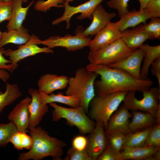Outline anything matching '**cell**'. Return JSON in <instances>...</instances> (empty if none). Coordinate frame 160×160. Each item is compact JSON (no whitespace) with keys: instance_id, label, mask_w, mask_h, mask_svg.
I'll return each mask as SVG.
<instances>
[{"instance_id":"6da1fadb","label":"cell","mask_w":160,"mask_h":160,"mask_svg":"<svg viewBox=\"0 0 160 160\" xmlns=\"http://www.w3.org/2000/svg\"><path fill=\"white\" fill-rule=\"evenodd\" d=\"M86 68L100 76V79L94 82L97 95L132 91L142 92L153 83L151 80L137 79L124 70L106 65L89 63Z\"/></svg>"},{"instance_id":"7a4b0ae2","label":"cell","mask_w":160,"mask_h":160,"mask_svg":"<svg viewBox=\"0 0 160 160\" xmlns=\"http://www.w3.org/2000/svg\"><path fill=\"white\" fill-rule=\"evenodd\" d=\"M28 129L33 144L28 151L19 154L18 160H40L49 156L52 157L54 160H62L63 149L66 145L65 142L50 136L40 127L29 126Z\"/></svg>"},{"instance_id":"3957f363","label":"cell","mask_w":160,"mask_h":160,"mask_svg":"<svg viewBox=\"0 0 160 160\" xmlns=\"http://www.w3.org/2000/svg\"><path fill=\"white\" fill-rule=\"evenodd\" d=\"M98 75L86 68L81 67L77 70L74 77L69 78L65 95L76 97L87 113L90 103L95 96L94 82Z\"/></svg>"},{"instance_id":"277c9868","label":"cell","mask_w":160,"mask_h":160,"mask_svg":"<svg viewBox=\"0 0 160 160\" xmlns=\"http://www.w3.org/2000/svg\"><path fill=\"white\" fill-rule=\"evenodd\" d=\"M127 92H118L95 96L89 104L91 119L96 121H102L105 129L110 117L123 101Z\"/></svg>"},{"instance_id":"5b68a950","label":"cell","mask_w":160,"mask_h":160,"mask_svg":"<svg viewBox=\"0 0 160 160\" xmlns=\"http://www.w3.org/2000/svg\"><path fill=\"white\" fill-rule=\"evenodd\" d=\"M49 105L54 108L52 113V120L57 121L61 119H65L68 124L76 126L82 134H90L94 130L96 124L93 120L87 115L84 109L81 106L67 108L51 103Z\"/></svg>"},{"instance_id":"8992f818","label":"cell","mask_w":160,"mask_h":160,"mask_svg":"<svg viewBox=\"0 0 160 160\" xmlns=\"http://www.w3.org/2000/svg\"><path fill=\"white\" fill-rule=\"evenodd\" d=\"M132 51L120 39L101 49L90 50L88 59L89 64L108 66L122 60Z\"/></svg>"},{"instance_id":"52a82bcc","label":"cell","mask_w":160,"mask_h":160,"mask_svg":"<svg viewBox=\"0 0 160 160\" xmlns=\"http://www.w3.org/2000/svg\"><path fill=\"white\" fill-rule=\"evenodd\" d=\"M136 91L127 92L123 102L124 105L128 110L141 111L147 112L155 118L157 110L160 105L158 103L160 99V88L151 87L143 91V98L137 99L135 96Z\"/></svg>"},{"instance_id":"ba28073f","label":"cell","mask_w":160,"mask_h":160,"mask_svg":"<svg viewBox=\"0 0 160 160\" xmlns=\"http://www.w3.org/2000/svg\"><path fill=\"white\" fill-rule=\"evenodd\" d=\"M42 41L35 34L31 35L28 41L25 44L20 45L17 49L13 50L8 49L5 50L4 55L8 56L11 61L12 73L18 66V63L21 60L31 56L41 53H53V50L48 47H40L38 44H42Z\"/></svg>"},{"instance_id":"9c48e42d","label":"cell","mask_w":160,"mask_h":160,"mask_svg":"<svg viewBox=\"0 0 160 160\" xmlns=\"http://www.w3.org/2000/svg\"><path fill=\"white\" fill-rule=\"evenodd\" d=\"M83 27H78L74 36L67 34L64 36H52L42 41V44L51 48L57 47H65L68 51H74L89 46L91 40L89 37L84 35L82 33Z\"/></svg>"},{"instance_id":"30bf717a","label":"cell","mask_w":160,"mask_h":160,"mask_svg":"<svg viewBox=\"0 0 160 160\" xmlns=\"http://www.w3.org/2000/svg\"><path fill=\"white\" fill-rule=\"evenodd\" d=\"M104 0H89L88 1L77 6H70L69 2L64 1L63 4L65 8L64 12L60 17L53 20L52 24L57 25L65 21L66 22V28L70 27V21L71 17L75 14L81 13L80 15L77 17V18L83 20L85 18L92 19V14L97 7Z\"/></svg>"},{"instance_id":"8fae6325","label":"cell","mask_w":160,"mask_h":160,"mask_svg":"<svg viewBox=\"0 0 160 160\" xmlns=\"http://www.w3.org/2000/svg\"><path fill=\"white\" fill-rule=\"evenodd\" d=\"M94 129L87 138V152L92 160H97L105 149L108 140L104 130L103 123L96 121Z\"/></svg>"},{"instance_id":"7c38bea8","label":"cell","mask_w":160,"mask_h":160,"mask_svg":"<svg viewBox=\"0 0 160 160\" xmlns=\"http://www.w3.org/2000/svg\"><path fill=\"white\" fill-rule=\"evenodd\" d=\"M132 115L124 105L111 116L105 129L106 135L121 132L126 134L131 132L129 127V119Z\"/></svg>"},{"instance_id":"4fadbf2b","label":"cell","mask_w":160,"mask_h":160,"mask_svg":"<svg viewBox=\"0 0 160 160\" xmlns=\"http://www.w3.org/2000/svg\"><path fill=\"white\" fill-rule=\"evenodd\" d=\"M31 100L28 96L21 100L9 114L8 119L13 122L18 131L26 133L29 126V106Z\"/></svg>"},{"instance_id":"5bb4252c","label":"cell","mask_w":160,"mask_h":160,"mask_svg":"<svg viewBox=\"0 0 160 160\" xmlns=\"http://www.w3.org/2000/svg\"><path fill=\"white\" fill-rule=\"evenodd\" d=\"M144 56L143 51L140 48L133 51L128 56L121 61L108 66L124 70L136 79H141V65Z\"/></svg>"},{"instance_id":"9a60e30c","label":"cell","mask_w":160,"mask_h":160,"mask_svg":"<svg viewBox=\"0 0 160 160\" xmlns=\"http://www.w3.org/2000/svg\"><path fill=\"white\" fill-rule=\"evenodd\" d=\"M126 33V30L121 31L113 28L110 23L95 35L88 47L90 50H95L106 46L121 39Z\"/></svg>"},{"instance_id":"2e32d148","label":"cell","mask_w":160,"mask_h":160,"mask_svg":"<svg viewBox=\"0 0 160 160\" xmlns=\"http://www.w3.org/2000/svg\"><path fill=\"white\" fill-rule=\"evenodd\" d=\"M92 21L89 25L85 30H82V34L86 36L95 35L107 25L113 18L116 16L113 12H108L102 5H98L93 12Z\"/></svg>"},{"instance_id":"e0dca14e","label":"cell","mask_w":160,"mask_h":160,"mask_svg":"<svg viewBox=\"0 0 160 160\" xmlns=\"http://www.w3.org/2000/svg\"><path fill=\"white\" fill-rule=\"evenodd\" d=\"M151 18L145 9L138 11L133 9L123 15L118 21L110 22V24L115 29L123 31L128 28L134 27L141 23H145Z\"/></svg>"},{"instance_id":"ac0fdd59","label":"cell","mask_w":160,"mask_h":160,"mask_svg":"<svg viewBox=\"0 0 160 160\" xmlns=\"http://www.w3.org/2000/svg\"><path fill=\"white\" fill-rule=\"evenodd\" d=\"M69 78L65 75L47 73L42 75L38 82V91L49 94L58 90L66 88L68 85Z\"/></svg>"},{"instance_id":"d6986e66","label":"cell","mask_w":160,"mask_h":160,"mask_svg":"<svg viewBox=\"0 0 160 160\" xmlns=\"http://www.w3.org/2000/svg\"><path fill=\"white\" fill-rule=\"evenodd\" d=\"M28 92L31 97L29 106V126L35 127L38 126L44 116L48 111V107L47 104H43L40 101L38 89L30 88Z\"/></svg>"},{"instance_id":"ffe728a7","label":"cell","mask_w":160,"mask_h":160,"mask_svg":"<svg viewBox=\"0 0 160 160\" xmlns=\"http://www.w3.org/2000/svg\"><path fill=\"white\" fill-rule=\"evenodd\" d=\"M35 1L32 0L26 7H23L22 6L23 0H14L12 16L7 25V31L15 29L20 30L24 28L22 23L29 9Z\"/></svg>"},{"instance_id":"44dd1931","label":"cell","mask_w":160,"mask_h":160,"mask_svg":"<svg viewBox=\"0 0 160 160\" xmlns=\"http://www.w3.org/2000/svg\"><path fill=\"white\" fill-rule=\"evenodd\" d=\"M126 35L121 39L132 51L140 48L149 39L147 33L139 25L132 29L126 30Z\"/></svg>"},{"instance_id":"7402d4cb","label":"cell","mask_w":160,"mask_h":160,"mask_svg":"<svg viewBox=\"0 0 160 160\" xmlns=\"http://www.w3.org/2000/svg\"><path fill=\"white\" fill-rule=\"evenodd\" d=\"M121 152L122 160L133 159L146 160L160 147L150 146L127 147L122 149Z\"/></svg>"},{"instance_id":"603a6c76","label":"cell","mask_w":160,"mask_h":160,"mask_svg":"<svg viewBox=\"0 0 160 160\" xmlns=\"http://www.w3.org/2000/svg\"><path fill=\"white\" fill-rule=\"evenodd\" d=\"M140 48L144 53L143 61L141 68L140 78L141 79L145 80L148 79L150 66L155 60L160 57V45L152 46L147 44H143Z\"/></svg>"},{"instance_id":"cb8c5ba5","label":"cell","mask_w":160,"mask_h":160,"mask_svg":"<svg viewBox=\"0 0 160 160\" xmlns=\"http://www.w3.org/2000/svg\"><path fill=\"white\" fill-rule=\"evenodd\" d=\"M132 119L129 127L132 132L140 131L153 126L156 123L155 117L150 113L138 110L132 111Z\"/></svg>"},{"instance_id":"d4e9b609","label":"cell","mask_w":160,"mask_h":160,"mask_svg":"<svg viewBox=\"0 0 160 160\" xmlns=\"http://www.w3.org/2000/svg\"><path fill=\"white\" fill-rule=\"evenodd\" d=\"M39 92L40 101L42 103L47 104L51 103L57 102L62 103L71 108H75L80 106L79 99L73 95H64L62 93L57 94H46L43 92Z\"/></svg>"},{"instance_id":"484cf974","label":"cell","mask_w":160,"mask_h":160,"mask_svg":"<svg viewBox=\"0 0 160 160\" xmlns=\"http://www.w3.org/2000/svg\"><path fill=\"white\" fill-rule=\"evenodd\" d=\"M31 37L27 30L24 28L20 30L2 32L0 39V48L10 43L20 45L24 44L29 40Z\"/></svg>"},{"instance_id":"4316f807","label":"cell","mask_w":160,"mask_h":160,"mask_svg":"<svg viewBox=\"0 0 160 160\" xmlns=\"http://www.w3.org/2000/svg\"><path fill=\"white\" fill-rule=\"evenodd\" d=\"M5 88L4 92L0 91V113L5 107L12 104L22 95L17 84L6 83Z\"/></svg>"},{"instance_id":"83f0119b","label":"cell","mask_w":160,"mask_h":160,"mask_svg":"<svg viewBox=\"0 0 160 160\" xmlns=\"http://www.w3.org/2000/svg\"><path fill=\"white\" fill-rule=\"evenodd\" d=\"M152 127L135 132H130L125 134L122 149L127 147L143 146Z\"/></svg>"},{"instance_id":"f1b7e54d","label":"cell","mask_w":160,"mask_h":160,"mask_svg":"<svg viewBox=\"0 0 160 160\" xmlns=\"http://www.w3.org/2000/svg\"><path fill=\"white\" fill-rule=\"evenodd\" d=\"M14 148L18 151L23 149L29 150L33 143V139L30 135L26 133L17 131L12 135L10 142Z\"/></svg>"},{"instance_id":"f546056e","label":"cell","mask_w":160,"mask_h":160,"mask_svg":"<svg viewBox=\"0 0 160 160\" xmlns=\"http://www.w3.org/2000/svg\"><path fill=\"white\" fill-rule=\"evenodd\" d=\"M18 131L12 121L7 124L0 123V148L5 147L10 142L12 135Z\"/></svg>"},{"instance_id":"4dcf8cb0","label":"cell","mask_w":160,"mask_h":160,"mask_svg":"<svg viewBox=\"0 0 160 160\" xmlns=\"http://www.w3.org/2000/svg\"><path fill=\"white\" fill-rule=\"evenodd\" d=\"M148 24H140L139 26L148 34L149 39H160V19L159 17H153L151 18Z\"/></svg>"},{"instance_id":"1f68e13d","label":"cell","mask_w":160,"mask_h":160,"mask_svg":"<svg viewBox=\"0 0 160 160\" xmlns=\"http://www.w3.org/2000/svg\"><path fill=\"white\" fill-rule=\"evenodd\" d=\"M64 0H38L35 3L34 8L37 11L46 12L52 7H64L63 4Z\"/></svg>"},{"instance_id":"d6a6232c","label":"cell","mask_w":160,"mask_h":160,"mask_svg":"<svg viewBox=\"0 0 160 160\" xmlns=\"http://www.w3.org/2000/svg\"><path fill=\"white\" fill-rule=\"evenodd\" d=\"M143 146L160 147V124H155L153 126Z\"/></svg>"},{"instance_id":"836d02e7","label":"cell","mask_w":160,"mask_h":160,"mask_svg":"<svg viewBox=\"0 0 160 160\" xmlns=\"http://www.w3.org/2000/svg\"><path fill=\"white\" fill-rule=\"evenodd\" d=\"M125 135L117 132L106 135L108 143L115 149L120 151L124 144Z\"/></svg>"},{"instance_id":"e575fe53","label":"cell","mask_w":160,"mask_h":160,"mask_svg":"<svg viewBox=\"0 0 160 160\" xmlns=\"http://www.w3.org/2000/svg\"><path fill=\"white\" fill-rule=\"evenodd\" d=\"M130 0H109L107 2L108 6L117 10L120 18L129 11L128 3Z\"/></svg>"},{"instance_id":"d590c367","label":"cell","mask_w":160,"mask_h":160,"mask_svg":"<svg viewBox=\"0 0 160 160\" xmlns=\"http://www.w3.org/2000/svg\"><path fill=\"white\" fill-rule=\"evenodd\" d=\"M14 0L0 1V23L5 20L9 21L12 15Z\"/></svg>"},{"instance_id":"8d00e7d4","label":"cell","mask_w":160,"mask_h":160,"mask_svg":"<svg viewBox=\"0 0 160 160\" xmlns=\"http://www.w3.org/2000/svg\"><path fill=\"white\" fill-rule=\"evenodd\" d=\"M97 160H122L121 152L115 149L108 142L105 149Z\"/></svg>"},{"instance_id":"74e56055","label":"cell","mask_w":160,"mask_h":160,"mask_svg":"<svg viewBox=\"0 0 160 160\" xmlns=\"http://www.w3.org/2000/svg\"><path fill=\"white\" fill-rule=\"evenodd\" d=\"M64 159L65 160H92L86 149L82 151H79L72 147L69 148Z\"/></svg>"},{"instance_id":"f35d334b","label":"cell","mask_w":160,"mask_h":160,"mask_svg":"<svg viewBox=\"0 0 160 160\" xmlns=\"http://www.w3.org/2000/svg\"><path fill=\"white\" fill-rule=\"evenodd\" d=\"M145 9L151 18L160 17V0H150Z\"/></svg>"},{"instance_id":"ab89813d","label":"cell","mask_w":160,"mask_h":160,"mask_svg":"<svg viewBox=\"0 0 160 160\" xmlns=\"http://www.w3.org/2000/svg\"><path fill=\"white\" fill-rule=\"evenodd\" d=\"M88 139L85 136L79 135L76 136L72 141V147L79 151H84L86 149Z\"/></svg>"},{"instance_id":"60d3db41","label":"cell","mask_w":160,"mask_h":160,"mask_svg":"<svg viewBox=\"0 0 160 160\" xmlns=\"http://www.w3.org/2000/svg\"><path fill=\"white\" fill-rule=\"evenodd\" d=\"M5 52L4 48H0V69H4L11 72L12 69L11 61L4 57L3 54H4Z\"/></svg>"},{"instance_id":"b9f144b4","label":"cell","mask_w":160,"mask_h":160,"mask_svg":"<svg viewBox=\"0 0 160 160\" xmlns=\"http://www.w3.org/2000/svg\"><path fill=\"white\" fill-rule=\"evenodd\" d=\"M151 65V72L152 75L157 78L160 88V57L155 60Z\"/></svg>"},{"instance_id":"7bdbcfd3","label":"cell","mask_w":160,"mask_h":160,"mask_svg":"<svg viewBox=\"0 0 160 160\" xmlns=\"http://www.w3.org/2000/svg\"><path fill=\"white\" fill-rule=\"evenodd\" d=\"M9 74L6 70L0 69V79L6 83L9 78Z\"/></svg>"},{"instance_id":"ee69618b","label":"cell","mask_w":160,"mask_h":160,"mask_svg":"<svg viewBox=\"0 0 160 160\" xmlns=\"http://www.w3.org/2000/svg\"><path fill=\"white\" fill-rule=\"evenodd\" d=\"M149 160H160V150L156 151L149 158Z\"/></svg>"},{"instance_id":"f6af8a7d","label":"cell","mask_w":160,"mask_h":160,"mask_svg":"<svg viewBox=\"0 0 160 160\" xmlns=\"http://www.w3.org/2000/svg\"><path fill=\"white\" fill-rule=\"evenodd\" d=\"M155 119L156 120V124H160V105L158 107L156 111Z\"/></svg>"},{"instance_id":"bcb514c9","label":"cell","mask_w":160,"mask_h":160,"mask_svg":"<svg viewBox=\"0 0 160 160\" xmlns=\"http://www.w3.org/2000/svg\"><path fill=\"white\" fill-rule=\"evenodd\" d=\"M150 0H139L140 4V10L143 9L145 8L146 6Z\"/></svg>"},{"instance_id":"7dc6e473","label":"cell","mask_w":160,"mask_h":160,"mask_svg":"<svg viewBox=\"0 0 160 160\" xmlns=\"http://www.w3.org/2000/svg\"><path fill=\"white\" fill-rule=\"evenodd\" d=\"M64 1L69 2H71L73 1L74 0H64Z\"/></svg>"},{"instance_id":"c3c4849f","label":"cell","mask_w":160,"mask_h":160,"mask_svg":"<svg viewBox=\"0 0 160 160\" xmlns=\"http://www.w3.org/2000/svg\"><path fill=\"white\" fill-rule=\"evenodd\" d=\"M2 32H1L0 31V39L1 38V37L2 35Z\"/></svg>"},{"instance_id":"681fc988","label":"cell","mask_w":160,"mask_h":160,"mask_svg":"<svg viewBox=\"0 0 160 160\" xmlns=\"http://www.w3.org/2000/svg\"><path fill=\"white\" fill-rule=\"evenodd\" d=\"M12 0H0V1H10Z\"/></svg>"},{"instance_id":"f907efd6","label":"cell","mask_w":160,"mask_h":160,"mask_svg":"<svg viewBox=\"0 0 160 160\" xmlns=\"http://www.w3.org/2000/svg\"><path fill=\"white\" fill-rule=\"evenodd\" d=\"M23 0V2L26 3L28 1V0Z\"/></svg>"}]
</instances>
